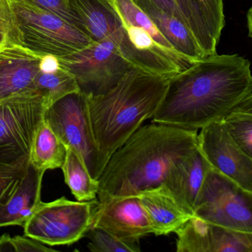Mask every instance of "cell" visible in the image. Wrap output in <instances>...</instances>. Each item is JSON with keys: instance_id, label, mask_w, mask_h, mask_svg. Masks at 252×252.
<instances>
[{"instance_id": "836d02e7", "label": "cell", "mask_w": 252, "mask_h": 252, "mask_svg": "<svg viewBox=\"0 0 252 252\" xmlns=\"http://www.w3.org/2000/svg\"><path fill=\"white\" fill-rule=\"evenodd\" d=\"M247 26H248L249 36L252 39V6L247 13Z\"/></svg>"}, {"instance_id": "4316f807", "label": "cell", "mask_w": 252, "mask_h": 252, "mask_svg": "<svg viewBox=\"0 0 252 252\" xmlns=\"http://www.w3.org/2000/svg\"><path fill=\"white\" fill-rule=\"evenodd\" d=\"M27 167L0 166V207L5 204L16 192Z\"/></svg>"}, {"instance_id": "6da1fadb", "label": "cell", "mask_w": 252, "mask_h": 252, "mask_svg": "<svg viewBox=\"0 0 252 252\" xmlns=\"http://www.w3.org/2000/svg\"><path fill=\"white\" fill-rule=\"evenodd\" d=\"M252 93L248 59L238 54L210 55L170 78L153 122L201 130L223 121Z\"/></svg>"}, {"instance_id": "4fadbf2b", "label": "cell", "mask_w": 252, "mask_h": 252, "mask_svg": "<svg viewBox=\"0 0 252 252\" xmlns=\"http://www.w3.org/2000/svg\"><path fill=\"white\" fill-rule=\"evenodd\" d=\"M176 234L178 252H251L252 234L238 232L192 216Z\"/></svg>"}, {"instance_id": "44dd1931", "label": "cell", "mask_w": 252, "mask_h": 252, "mask_svg": "<svg viewBox=\"0 0 252 252\" xmlns=\"http://www.w3.org/2000/svg\"><path fill=\"white\" fill-rule=\"evenodd\" d=\"M34 86L48 108L68 94L80 91L73 74L62 66L53 72H41L39 70L34 79Z\"/></svg>"}, {"instance_id": "83f0119b", "label": "cell", "mask_w": 252, "mask_h": 252, "mask_svg": "<svg viewBox=\"0 0 252 252\" xmlns=\"http://www.w3.org/2000/svg\"><path fill=\"white\" fill-rule=\"evenodd\" d=\"M32 4L51 12L79 28L78 19L72 12L69 0H28ZM81 29V28H80Z\"/></svg>"}, {"instance_id": "7a4b0ae2", "label": "cell", "mask_w": 252, "mask_h": 252, "mask_svg": "<svg viewBox=\"0 0 252 252\" xmlns=\"http://www.w3.org/2000/svg\"><path fill=\"white\" fill-rule=\"evenodd\" d=\"M198 134L159 123L141 126L108 161L97 201L136 196L164 184L174 164L198 147Z\"/></svg>"}, {"instance_id": "52a82bcc", "label": "cell", "mask_w": 252, "mask_h": 252, "mask_svg": "<svg viewBox=\"0 0 252 252\" xmlns=\"http://www.w3.org/2000/svg\"><path fill=\"white\" fill-rule=\"evenodd\" d=\"M44 120L66 146L84 161L91 176L98 180L103 172L89 112L87 96L78 91L47 108Z\"/></svg>"}, {"instance_id": "d4e9b609", "label": "cell", "mask_w": 252, "mask_h": 252, "mask_svg": "<svg viewBox=\"0 0 252 252\" xmlns=\"http://www.w3.org/2000/svg\"><path fill=\"white\" fill-rule=\"evenodd\" d=\"M223 123L252 161V115L233 111L223 119Z\"/></svg>"}, {"instance_id": "e0dca14e", "label": "cell", "mask_w": 252, "mask_h": 252, "mask_svg": "<svg viewBox=\"0 0 252 252\" xmlns=\"http://www.w3.org/2000/svg\"><path fill=\"white\" fill-rule=\"evenodd\" d=\"M148 15L164 38L182 57L192 63L205 57L193 34L178 18L153 2L151 0H133Z\"/></svg>"}, {"instance_id": "d6a6232c", "label": "cell", "mask_w": 252, "mask_h": 252, "mask_svg": "<svg viewBox=\"0 0 252 252\" xmlns=\"http://www.w3.org/2000/svg\"><path fill=\"white\" fill-rule=\"evenodd\" d=\"M234 111L252 115V93H250Z\"/></svg>"}, {"instance_id": "f546056e", "label": "cell", "mask_w": 252, "mask_h": 252, "mask_svg": "<svg viewBox=\"0 0 252 252\" xmlns=\"http://www.w3.org/2000/svg\"><path fill=\"white\" fill-rule=\"evenodd\" d=\"M9 42L13 43L10 20L5 4L3 0H0V46Z\"/></svg>"}, {"instance_id": "4dcf8cb0", "label": "cell", "mask_w": 252, "mask_h": 252, "mask_svg": "<svg viewBox=\"0 0 252 252\" xmlns=\"http://www.w3.org/2000/svg\"><path fill=\"white\" fill-rule=\"evenodd\" d=\"M151 1L155 3L158 7L162 8L163 10L168 12L169 13L173 15L175 17L182 20L186 25L185 19H184L183 16H182V13H181L175 0H151Z\"/></svg>"}, {"instance_id": "ffe728a7", "label": "cell", "mask_w": 252, "mask_h": 252, "mask_svg": "<svg viewBox=\"0 0 252 252\" xmlns=\"http://www.w3.org/2000/svg\"><path fill=\"white\" fill-rule=\"evenodd\" d=\"M62 170L65 183L78 201L83 202L97 199L98 180L91 176L82 158L70 148H67Z\"/></svg>"}, {"instance_id": "484cf974", "label": "cell", "mask_w": 252, "mask_h": 252, "mask_svg": "<svg viewBox=\"0 0 252 252\" xmlns=\"http://www.w3.org/2000/svg\"><path fill=\"white\" fill-rule=\"evenodd\" d=\"M197 1L213 36L219 41L225 26L223 0H197Z\"/></svg>"}, {"instance_id": "1f68e13d", "label": "cell", "mask_w": 252, "mask_h": 252, "mask_svg": "<svg viewBox=\"0 0 252 252\" xmlns=\"http://www.w3.org/2000/svg\"><path fill=\"white\" fill-rule=\"evenodd\" d=\"M61 68L59 59L51 55L42 56L39 64V70L41 72H53Z\"/></svg>"}, {"instance_id": "8fae6325", "label": "cell", "mask_w": 252, "mask_h": 252, "mask_svg": "<svg viewBox=\"0 0 252 252\" xmlns=\"http://www.w3.org/2000/svg\"><path fill=\"white\" fill-rule=\"evenodd\" d=\"M198 142L212 168L252 192V161L231 136L223 120L201 129Z\"/></svg>"}, {"instance_id": "7402d4cb", "label": "cell", "mask_w": 252, "mask_h": 252, "mask_svg": "<svg viewBox=\"0 0 252 252\" xmlns=\"http://www.w3.org/2000/svg\"><path fill=\"white\" fill-rule=\"evenodd\" d=\"M187 26L206 56L216 54L219 41L215 38L197 0H175Z\"/></svg>"}, {"instance_id": "7c38bea8", "label": "cell", "mask_w": 252, "mask_h": 252, "mask_svg": "<svg viewBox=\"0 0 252 252\" xmlns=\"http://www.w3.org/2000/svg\"><path fill=\"white\" fill-rule=\"evenodd\" d=\"M91 227L101 228L129 242H138L140 238L154 234L149 216L138 195L103 202L97 200Z\"/></svg>"}, {"instance_id": "ac0fdd59", "label": "cell", "mask_w": 252, "mask_h": 252, "mask_svg": "<svg viewBox=\"0 0 252 252\" xmlns=\"http://www.w3.org/2000/svg\"><path fill=\"white\" fill-rule=\"evenodd\" d=\"M138 196L148 213L156 236L176 232L192 217L178 204L164 184Z\"/></svg>"}, {"instance_id": "2e32d148", "label": "cell", "mask_w": 252, "mask_h": 252, "mask_svg": "<svg viewBox=\"0 0 252 252\" xmlns=\"http://www.w3.org/2000/svg\"><path fill=\"white\" fill-rule=\"evenodd\" d=\"M44 173L30 163L19 187L6 204L0 207V228L25 226L41 202Z\"/></svg>"}, {"instance_id": "277c9868", "label": "cell", "mask_w": 252, "mask_h": 252, "mask_svg": "<svg viewBox=\"0 0 252 252\" xmlns=\"http://www.w3.org/2000/svg\"><path fill=\"white\" fill-rule=\"evenodd\" d=\"M10 20L11 41L41 55L72 54L93 42L82 30L28 0H3Z\"/></svg>"}, {"instance_id": "d6986e66", "label": "cell", "mask_w": 252, "mask_h": 252, "mask_svg": "<svg viewBox=\"0 0 252 252\" xmlns=\"http://www.w3.org/2000/svg\"><path fill=\"white\" fill-rule=\"evenodd\" d=\"M66 152V146L43 120L34 139L30 163L44 173L47 170L62 169Z\"/></svg>"}, {"instance_id": "5bb4252c", "label": "cell", "mask_w": 252, "mask_h": 252, "mask_svg": "<svg viewBox=\"0 0 252 252\" xmlns=\"http://www.w3.org/2000/svg\"><path fill=\"white\" fill-rule=\"evenodd\" d=\"M41 57L19 44L0 46V101L35 91L34 79L39 72Z\"/></svg>"}, {"instance_id": "3957f363", "label": "cell", "mask_w": 252, "mask_h": 252, "mask_svg": "<svg viewBox=\"0 0 252 252\" xmlns=\"http://www.w3.org/2000/svg\"><path fill=\"white\" fill-rule=\"evenodd\" d=\"M170 78L132 68L109 91L87 96L89 112L103 170L111 156L152 118Z\"/></svg>"}, {"instance_id": "8992f818", "label": "cell", "mask_w": 252, "mask_h": 252, "mask_svg": "<svg viewBox=\"0 0 252 252\" xmlns=\"http://www.w3.org/2000/svg\"><path fill=\"white\" fill-rule=\"evenodd\" d=\"M193 216L238 232L252 234V192L210 167Z\"/></svg>"}, {"instance_id": "e575fe53", "label": "cell", "mask_w": 252, "mask_h": 252, "mask_svg": "<svg viewBox=\"0 0 252 252\" xmlns=\"http://www.w3.org/2000/svg\"><path fill=\"white\" fill-rule=\"evenodd\" d=\"M251 252H252V250H251Z\"/></svg>"}, {"instance_id": "30bf717a", "label": "cell", "mask_w": 252, "mask_h": 252, "mask_svg": "<svg viewBox=\"0 0 252 252\" xmlns=\"http://www.w3.org/2000/svg\"><path fill=\"white\" fill-rule=\"evenodd\" d=\"M69 4L79 28L93 41H112L133 68L159 75L152 62L133 46L112 0H69Z\"/></svg>"}, {"instance_id": "603a6c76", "label": "cell", "mask_w": 252, "mask_h": 252, "mask_svg": "<svg viewBox=\"0 0 252 252\" xmlns=\"http://www.w3.org/2000/svg\"><path fill=\"white\" fill-rule=\"evenodd\" d=\"M112 1L124 23L126 25H133V26L143 28L160 46L171 53H176L182 56L176 52L172 44L164 38V36L158 31V28L148 15L143 11L133 0H112Z\"/></svg>"}, {"instance_id": "cb8c5ba5", "label": "cell", "mask_w": 252, "mask_h": 252, "mask_svg": "<svg viewBox=\"0 0 252 252\" xmlns=\"http://www.w3.org/2000/svg\"><path fill=\"white\" fill-rule=\"evenodd\" d=\"M86 237L90 239L88 249L93 252H139L138 242L124 241L105 229L91 227Z\"/></svg>"}, {"instance_id": "ba28073f", "label": "cell", "mask_w": 252, "mask_h": 252, "mask_svg": "<svg viewBox=\"0 0 252 252\" xmlns=\"http://www.w3.org/2000/svg\"><path fill=\"white\" fill-rule=\"evenodd\" d=\"M97 200L81 202L62 197L52 202L41 201L24 226L25 235L49 247L72 245L91 228Z\"/></svg>"}, {"instance_id": "5b68a950", "label": "cell", "mask_w": 252, "mask_h": 252, "mask_svg": "<svg viewBox=\"0 0 252 252\" xmlns=\"http://www.w3.org/2000/svg\"><path fill=\"white\" fill-rule=\"evenodd\" d=\"M47 108L36 91L0 101V166L29 165L34 139Z\"/></svg>"}, {"instance_id": "9c48e42d", "label": "cell", "mask_w": 252, "mask_h": 252, "mask_svg": "<svg viewBox=\"0 0 252 252\" xmlns=\"http://www.w3.org/2000/svg\"><path fill=\"white\" fill-rule=\"evenodd\" d=\"M58 59L62 68L73 74L80 92L87 96L109 91L133 68L109 40L93 41L79 51Z\"/></svg>"}, {"instance_id": "f1b7e54d", "label": "cell", "mask_w": 252, "mask_h": 252, "mask_svg": "<svg viewBox=\"0 0 252 252\" xmlns=\"http://www.w3.org/2000/svg\"><path fill=\"white\" fill-rule=\"evenodd\" d=\"M7 252H56V250L46 247L45 244L26 236L9 235L7 239Z\"/></svg>"}, {"instance_id": "9a60e30c", "label": "cell", "mask_w": 252, "mask_h": 252, "mask_svg": "<svg viewBox=\"0 0 252 252\" xmlns=\"http://www.w3.org/2000/svg\"><path fill=\"white\" fill-rule=\"evenodd\" d=\"M211 166L199 146L172 167L164 185L179 206L193 216L198 194Z\"/></svg>"}]
</instances>
